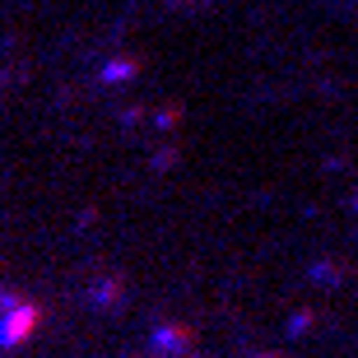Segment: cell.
<instances>
[{
	"label": "cell",
	"instance_id": "obj_2",
	"mask_svg": "<svg viewBox=\"0 0 358 358\" xmlns=\"http://www.w3.org/2000/svg\"><path fill=\"white\" fill-rule=\"evenodd\" d=\"M261 358H270V354H261Z\"/></svg>",
	"mask_w": 358,
	"mask_h": 358
},
{
	"label": "cell",
	"instance_id": "obj_1",
	"mask_svg": "<svg viewBox=\"0 0 358 358\" xmlns=\"http://www.w3.org/2000/svg\"><path fill=\"white\" fill-rule=\"evenodd\" d=\"M307 326H312V317H307V312H298V317H293V326H289V331H293V335H303Z\"/></svg>",
	"mask_w": 358,
	"mask_h": 358
}]
</instances>
